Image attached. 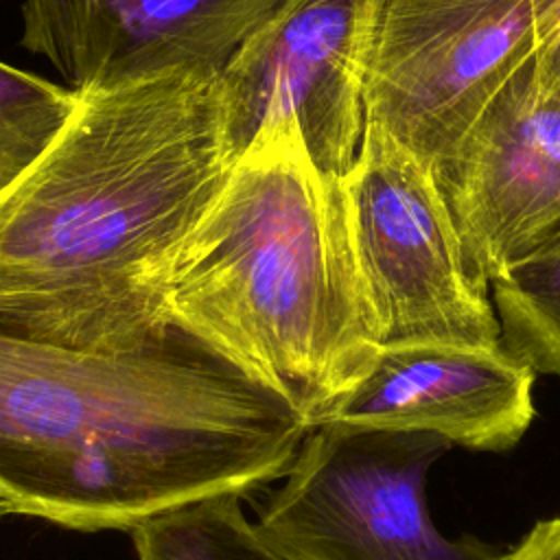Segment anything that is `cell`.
<instances>
[{
  "mask_svg": "<svg viewBox=\"0 0 560 560\" xmlns=\"http://www.w3.org/2000/svg\"><path fill=\"white\" fill-rule=\"evenodd\" d=\"M74 92L63 125L0 192V326L147 348L179 330L166 291L234 166L221 74Z\"/></svg>",
  "mask_w": 560,
  "mask_h": 560,
  "instance_id": "obj_1",
  "label": "cell"
},
{
  "mask_svg": "<svg viewBox=\"0 0 560 560\" xmlns=\"http://www.w3.org/2000/svg\"><path fill=\"white\" fill-rule=\"evenodd\" d=\"M308 431L287 396L182 328L105 350L0 326V492L15 514L131 532L282 477Z\"/></svg>",
  "mask_w": 560,
  "mask_h": 560,
  "instance_id": "obj_2",
  "label": "cell"
},
{
  "mask_svg": "<svg viewBox=\"0 0 560 560\" xmlns=\"http://www.w3.org/2000/svg\"><path fill=\"white\" fill-rule=\"evenodd\" d=\"M168 319L287 396L308 427L365 376L378 337L352 258L341 182L295 120L258 131L188 238Z\"/></svg>",
  "mask_w": 560,
  "mask_h": 560,
  "instance_id": "obj_3",
  "label": "cell"
},
{
  "mask_svg": "<svg viewBox=\"0 0 560 560\" xmlns=\"http://www.w3.org/2000/svg\"><path fill=\"white\" fill-rule=\"evenodd\" d=\"M341 195L352 258L381 348L501 346L488 284L470 271L429 166L365 122Z\"/></svg>",
  "mask_w": 560,
  "mask_h": 560,
  "instance_id": "obj_4",
  "label": "cell"
},
{
  "mask_svg": "<svg viewBox=\"0 0 560 560\" xmlns=\"http://www.w3.org/2000/svg\"><path fill=\"white\" fill-rule=\"evenodd\" d=\"M448 446L420 431L322 422L256 525L298 560H505L431 523L424 479Z\"/></svg>",
  "mask_w": 560,
  "mask_h": 560,
  "instance_id": "obj_5",
  "label": "cell"
},
{
  "mask_svg": "<svg viewBox=\"0 0 560 560\" xmlns=\"http://www.w3.org/2000/svg\"><path fill=\"white\" fill-rule=\"evenodd\" d=\"M532 57V0H374L365 122L435 173Z\"/></svg>",
  "mask_w": 560,
  "mask_h": 560,
  "instance_id": "obj_6",
  "label": "cell"
},
{
  "mask_svg": "<svg viewBox=\"0 0 560 560\" xmlns=\"http://www.w3.org/2000/svg\"><path fill=\"white\" fill-rule=\"evenodd\" d=\"M374 0H280L221 72L225 133L236 158L260 129L295 120L315 168L341 182L363 127Z\"/></svg>",
  "mask_w": 560,
  "mask_h": 560,
  "instance_id": "obj_7",
  "label": "cell"
},
{
  "mask_svg": "<svg viewBox=\"0 0 560 560\" xmlns=\"http://www.w3.org/2000/svg\"><path fill=\"white\" fill-rule=\"evenodd\" d=\"M433 175L470 271L490 284L560 232V83L525 61Z\"/></svg>",
  "mask_w": 560,
  "mask_h": 560,
  "instance_id": "obj_8",
  "label": "cell"
},
{
  "mask_svg": "<svg viewBox=\"0 0 560 560\" xmlns=\"http://www.w3.org/2000/svg\"><path fill=\"white\" fill-rule=\"evenodd\" d=\"M280 0H24L20 44L70 90L171 70L221 74Z\"/></svg>",
  "mask_w": 560,
  "mask_h": 560,
  "instance_id": "obj_9",
  "label": "cell"
},
{
  "mask_svg": "<svg viewBox=\"0 0 560 560\" xmlns=\"http://www.w3.org/2000/svg\"><path fill=\"white\" fill-rule=\"evenodd\" d=\"M534 376L503 346H385L326 422L420 431L448 444L505 451L534 420Z\"/></svg>",
  "mask_w": 560,
  "mask_h": 560,
  "instance_id": "obj_10",
  "label": "cell"
},
{
  "mask_svg": "<svg viewBox=\"0 0 560 560\" xmlns=\"http://www.w3.org/2000/svg\"><path fill=\"white\" fill-rule=\"evenodd\" d=\"M131 538L138 560H298L245 518L236 494L158 512Z\"/></svg>",
  "mask_w": 560,
  "mask_h": 560,
  "instance_id": "obj_11",
  "label": "cell"
},
{
  "mask_svg": "<svg viewBox=\"0 0 560 560\" xmlns=\"http://www.w3.org/2000/svg\"><path fill=\"white\" fill-rule=\"evenodd\" d=\"M488 291L503 350L560 376V232L492 278Z\"/></svg>",
  "mask_w": 560,
  "mask_h": 560,
  "instance_id": "obj_12",
  "label": "cell"
},
{
  "mask_svg": "<svg viewBox=\"0 0 560 560\" xmlns=\"http://www.w3.org/2000/svg\"><path fill=\"white\" fill-rule=\"evenodd\" d=\"M77 92L0 61V192L39 155Z\"/></svg>",
  "mask_w": 560,
  "mask_h": 560,
  "instance_id": "obj_13",
  "label": "cell"
},
{
  "mask_svg": "<svg viewBox=\"0 0 560 560\" xmlns=\"http://www.w3.org/2000/svg\"><path fill=\"white\" fill-rule=\"evenodd\" d=\"M536 63L560 83V0H532Z\"/></svg>",
  "mask_w": 560,
  "mask_h": 560,
  "instance_id": "obj_14",
  "label": "cell"
},
{
  "mask_svg": "<svg viewBox=\"0 0 560 560\" xmlns=\"http://www.w3.org/2000/svg\"><path fill=\"white\" fill-rule=\"evenodd\" d=\"M505 560H560V518L538 521Z\"/></svg>",
  "mask_w": 560,
  "mask_h": 560,
  "instance_id": "obj_15",
  "label": "cell"
},
{
  "mask_svg": "<svg viewBox=\"0 0 560 560\" xmlns=\"http://www.w3.org/2000/svg\"><path fill=\"white\" fill-rule=\"evenodd\" d=\"M7 514H15V508H13V503L0 492V516H7Z\"/></svg>",
  "mask_w": 560,
  "mask_h": 560,
  "instance_id": "obj_16",
  "label": "cell"
}]
</instances>
